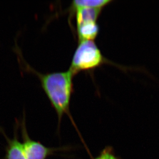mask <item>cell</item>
Instances as JSON below:
<instances>
[{
    "label": "cell",
    "mask_w": 159,
    "mask_h": 159,
    "mask_svg": "<svg viewBox=\"0 0 159 159\" xmlns=\"http://www.w3.org/2000/svg\"><path fill=\"white\" fill-rule=\"evenodd\" d=\"M105 62V58L94 41H81L72 57L69 70L79 72L95 69Z\"/></svg>",
    "instance_id": "obj_2"
},
{
    "label": "cell",
    "mask_w": 159,
    "mask_h": 159,
    "mask_svg": "<svg viewBox=\"0 0 159 159\" xmlns=\"http://www.w3.org/2000/svg\"><path fill=\"white\" fill-rule=\"evenodd\" d=\"M20 127V121L16 120L14 128V137L10 138L8 137L3 128L0 126V133L6 140V146L5 147V155L1 159H26L23 149L22 143L20 141L18 135V129Z\"/></svg>",
    "instance_id": "obj_4"
},
{
    "label": "cell",
    "mask_w": 159,
    "mask_h": 159,
    "mask_svg": "<svg viewBox=\"0 0 159 159\" xmlns=\"http://www.w3.org/2000/svg\"><path fill=\"white\" fill-rule=\"evenodd\" d=\"M26 121L24 112L22 119L20 122V128L22 138L23 149L26 159H47L55 152L60 150V148L46 147L40 142L31 138L26 129Z\"/></svg>",
    "instance_id": "obj_3"
},
{
    "label": "cell",
    "mask_w": 159,
    "mask_h": 159,
    "mask_svg": "<svg viewBox=\"0 0 159 159\" xmlns=\"http://www.w3.org/2000/svg\"><path fill=\"white\" fill-rule=\"evenodd\" d=\"M103 9L101 8L81 7L71 8V11L75 15L77 25L83 23L97 22Z\"/></svg>",
    "instance_id": "obj_5"
},
{
    "label": "cell",
    "mask_w": 159,
    "mask_h": 159,
    "mask_svg": "<svg viewBox=\"0 0 159 159\" xmlns=\"http://www.w3.org/2000/svg\"><path fill=\"white\" fill-rule=\"evenodd\" d=\"M112 2V0H75L71 3V8L90 7L104 8Z\"/></svg>",
    "instance_id": "obj_7"
},
{
    "label": "cell",
    "mask_w": 159,
    "mask_h": 159,
    "mask_svg": "<svg viewBox=\"0 0 159 159\" xmlns=\"http://www.w3.org/2000/svg\"><path fill=\"white\" fill-rule=\"evenodd\" d=\"M79 41H94L97 37L99 27L97 22L83 23L77 25Z\"/></svg>",
    "instance_id": "obj_6"
},
{
    "label": "cell",
    "mask_w": 159,
    "mask_h": 159,
    "mask_svg": "<svg viewBox=\"0 0 159 159\" xmlns=\"http://www.w3.org/2000/svg\"><path fill=\"white\" fill-rule=\"evenodd\" d=\"M94 159H118L114 155L113 150L110 146L105 147L104 150L101 152L100 155Z\"/></svg>",
    "instance_id": "obj_8"
},
{
    "label": "cell",
    "mask_w": 159,
    "mask_h": 159,
    "mask_svg": "<svg viewBox=\"0 0 159 159\" xmlns=\"http://www.w3.org/2000/svg\"><path fill=\"white\" fill-rule=\"evenodd\" d=\"M13 51L17 55L21 70L34 74L40 80L42 88L57 114L59 127L62 118L65 114L69 116L73 124L75 125L70 112L74 74L69 69L64 72L41 73L26 62L21 55L20 48L16 44Z\"/></svg>",
    "instance_id": "obj_1"
}]
</instances>
